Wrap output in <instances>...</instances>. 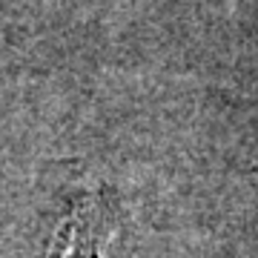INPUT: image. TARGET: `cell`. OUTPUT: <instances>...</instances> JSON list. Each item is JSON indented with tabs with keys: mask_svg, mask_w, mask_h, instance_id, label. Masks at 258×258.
Masks as SVG:
<instances>
[{
	"mask_svg": "<svg viewBox=\"0 0 258 258\" xmlns=\"http://www.w3.org/2000/svg\"><path fill=\"white\" fill-rule=\"evenodd\" d=\"M112 238V224L101 207H78L60 227L55 258H103V247Z\"/></svg>",
	"mask_w": 258,
	"mask_h": 258,
	"instance_id": "obj_1",
	"label": "cell"
}]
</instances>
